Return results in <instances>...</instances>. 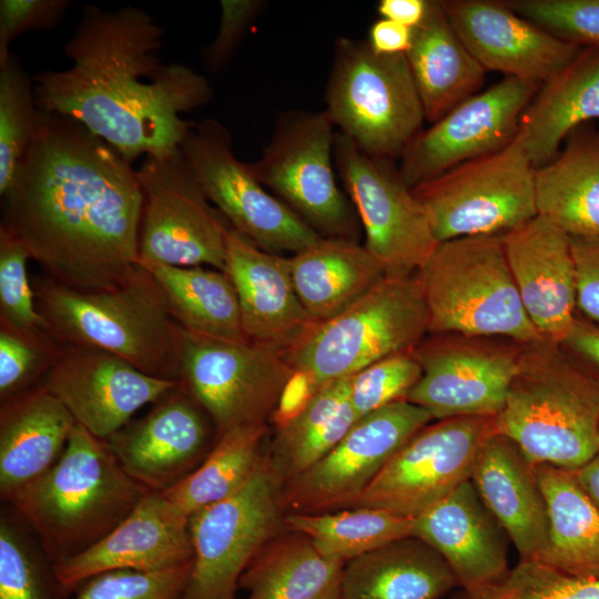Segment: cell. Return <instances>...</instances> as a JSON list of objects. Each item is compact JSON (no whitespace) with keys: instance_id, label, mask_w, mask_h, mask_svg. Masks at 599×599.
<instances>
[{"instance_id":"obj_1","label":"cell","mask_w":599,"mask_h":599,"mask_svg":"<svg viewBox=\"0 0 599 599\" xmlns=\"http://www.w3.org/2000/svg\"><path fill=\"white\" fill-rule=\"evenodd\" d=\"M1 226L48 277L79 291L122 284L139 262L143 192L131 161L83 125L41 112Z\"/></svg>"},{"instance_id":"obj_2","label":"cell","mask_w":599,"mask_h":599,"mask_svg":"<svg viewBox=\"0 0 599 599\" xmlns=\"http://www.w3.org/2000/svg\"><path fill=\"white\" fill-rule=\"evenodd\" d=\"M163 35L141 8L85 7L62 48L71 67L31 78L38 109L77 121L131 162L177 151L195 125L182 113L213 90L192 67L162 61Z\"/></svg>"},{"instance_id":"obj_3","label":"cell","mask_w":599,"mask_h":599,"mask_svg":"<svg viewBox=\"0 0 599 599\" xmlns=\"http://www.w3.org/2000/svg\"><path fill=\"white\" fill-rule=\"evenodd\" d=\"M32 287L47 329L61 344L102 349L150 376L179 382L184 329L139 262L111 290L79 291L48 276L38 277Z\"/></svg>"},{"instance_id":"obj_4","label":"cell","mask_w":599,"mask_h":599,"mask_svg":"<svg viewBox=\"0 0 599 599\" xmlns=\"http://www.w3.org/2000/svg\"><path fill=\"white\" fill-rule=\"evenodd\" d=\"M495 428L532 464L577 470L599 454V379L560 343L522 345Z\"/></svg>"},{"instance_id":"obj_5","label":"cell","mask_w":599,"mask_h":599,"mask_svg":"<svg viewBox=\"0 0 599 599\" xmlns=\"http://www.w3.org/2000/svg\"><path fill=\"white\" fill-rule=\"evenodd\" d=\"M149 491L123 470L104 439L75 424L55 464L8 502L54 565L108 535Z\"/></svg>"},{"instance_id":"obj_6","label":"cell","mask_w":599,"mask_h":599,"mask_svg":"<svg viewBox=\"0 0 599 599\" xmlns=\"http://www.w3.org/2000/svg\"><path fill=\"white\" fill-rule=\"evenodd\" d=\"M416 275L427 306L428 332L501 335L521 345L542 338L524 308L501 235L440 242Z\"/></svg>"},{"instance_id":"obj_7","label":"cell","mask_w":599,"mask_h":599,"mask_svg":"<svg viewBox=\"0 0 599 599\" xmlns=\"http://www.w3.org/2000/svg\"><path fill=\"white\" fill-rule=\"evenodd\" d=\"M427 332L417 275L385 276L341 314L314 323L281 354L318 389L388 356L414 352Z\"/></svg>"},{"instance_id":"obj_8","label":"cell","mask_w":599,"mask_h":599,"mask_svg":"<svg viewBox=\"0 0 599 599\" xmlns=\"http://www.w3.org/2000/svg\"><path fill=\"white\" fill-rule=\"evenodd\" d=\"M325 111L364 151L399 159L426 121L406 55L378 54L367 41L338 38Z\"/></svg>"},{"instance_id":"obj_9","label":"cell","mask_w":599,"mask_h":599,"mask_svg":"<svg viewBox=\"0 0 599 599\" xmlns=\"http://www.w3.org/2000/svg\"><path fill=\"white\" fill-rule=\"evenodd\" d=\"M536 165L521 132L505 149L412 189L436 240L502 235L537 215Z\"/></svg>"},{"instance_id":"obj_10","label":"cell","mask_w":599,"mask_h":599,"mask_svg":"<svg viewBox=\"0 0 599 599\" xmlns=\"http://www.w3.org/2000/svg\"><path fill=\"white\" fill-rule=\"evenodd\" d=\"M334 128L325 110L282 111L260 159L248 165L316 233L355 241L354 206L334 172Z\"/></svg>"},{"instance_id":"obj_11","label":"cell","mask_w":599,"mask_h":599,"mask_svg":"<svg viewBox=\"0 0 599 599\" xmlns=\"http://www.w3.org/2000/svg\"><path fill=\"white\" fill-rule=\"evenodd\" d=\"M281 485L267 454L230 497L189 518L193 549L181 599H235L240 579L283 524Z\"/></svg>"},{"instance_id":"obj_12","label":"cell","mask_w":599,"mask_h":599,"mask_svg":"<svg viewBox=\"0 0 599 599\" xmlns=\"http://www.w3.org/2000/svg\"><path fill=\"white\" fill-rule=\"evenodd\" d=\"M136 175L144 197L139 263L210 265L225 272L231 226L206 197L181 149L145 156Z\"/></svg>"},{"instance_id":"obj_13","label":"cell","mask_w":599,"mask_h":599,"mask_svg":"<svg viewBox=\"0 0 599 599\" xmlns=\"http://www.w3.org/2000/svg\"><path fill=\"white\" fill-rule=\"evenodd\" d=\"M394 161L336 131L334 164L363 225L365 246L386 276L405 277L419 271L439 242Z\"/></svg>"},{"instance_id":"obj_14","label":"cell","mask_w":599,"mask_h":599,"mask_svg":"<svg viewBox=\"0 0 599 599\" xmlns=\"http://www.w3.org/2000/svg\"><path fill=\"white\" fill-rule=\"evenodd\" d=\"M294 374L267 346L184 329L179 383L207 413L217 437L242 425L266 424Z\"/></svg>"},{"instance_id":"obj_15","label":"cell","mask_w":599,"mask_h":599,"mask_svg":"<svg viewBox=\"0 0 599 599\" xmlns=\"http://www.w3.org/2000/svg\"><path fill=\"white\" fill-rule=\"evenodd\" d=\"M232 146L229 129L212 118L195 123L180 146L206 197L229 225L271 253L295 254L317 241L321 235L273 195Z\"/></svg>"},{"instance_id":"obj_16","label":"cell","mask_w":599,"mask_h":599,"mask_svg":"<svg viewBox=\"0 0 599 599\" xmlns=\"http://www.w3.org/2000/svg\"><path fill=\"white\" fill-rule=\"evenodd\" d=\"M495 417L461 416L426 425L387 461L349 507L415 519L471 477Z\"/></svg>"},{"instance_id":"obj_17","label":"cell","mask_w":599,"mask_h":599,"mask_svg":"<svg viewBox=\"0 0 599 599\" xmlns=\"http://www.w3.org/2000/svg\"><path fill=\"white\" fill-rule=\"evenodd\" d=\"M432 415L406 399L358 418L319 461L281 488L290 512H328L349 508L390 457Z\"/></svg>"},{"instance_id":"obj_18","label":"cell","mask_w":599,"mask_h":599,"mask_svg":"<svg viewBox=\"0 0 599 599\" xmlns=\"http://www.w3.org/2000/svg\"><path fill=\"white\" fill-rule=\"evenodd\" d=\"M540 83L505 77L423 129L399 156V172L414 189L448 170L509 145Z\"/></svg>"},{"instance_id":"obj_19","label":"cell","mask_w":599,"mask_h":599,"mask_svg":"<svg viewBox=\"0 0 599 599\" xmlns=\"http://www.w3.org/2000/svg\"><path fill=\"white\" fill-rule=\"evenodd\" d=\"M216 439L212 419L179 383L104 440L129 476L162 493L193 473Z\"/></svg>"},{"instance_id":"obj_20","label":"cell","mask_w":599,"mask_h":599,"mask_svg":"<svg viewBox=\"0 0 599 599\" xmlns=\"http://www.w3.org/2000/svg\"><path fill=\"white\" fill-rule=\"evenodd\" d=\"M177 384L150 376L112 353L63 345L40 385L67 407L78 425L106 439Z\"/></svg>"},{"instance_id":"obj_21","label":"cell","mask_w":599,"mask_h":599,"mask_svg":"<svg viewBox=\"0 0 599 599\" xmlns=\"http://www.w3.org/2000/svg\"><path fill=\"white\" fill-rule=\"evenodd\" d=\"M422 376L406 400L433 418L496 417L517 370L520 351L469 342H429L414 351Z\"/></svg>"},{"instance_id":"obj_22","label":"cell","mask_w":599,"mask_h":599,"mask_svg":"<svg viewBox=\"0 0 599 599\" xmlns=\"http://www.w3.org/2000/svg\"><path fill=\"white\" fill-rule=\"evenodd\" d=\"M189 518L161 491L150 490L108 535L52 565L55 585L72 590L112 570L156 572L192 562Z\"/></svg>"},{"instance_id":"obj_23","label":"cell","mask_w":599,"mask_h":599,"mask_svg":"<svg viewBox=\"0 0 599 599\" xmlns=\"http://www.w3.org/2000/svg\"><path fill=\"white\" fill-rule=\"evenodd\" d=\"M441 2L453 28L487 72L542 84L582 48L521 17L507 1Z\"/></svg>"},{"instance_id":"obj_24","label":"cell","mask_w":599,"mask_h":599,"mask_svg":"<svg viewBox=\"0 0 599 599\" xmlns=\"http://www.w3.org/2000/svg\"><path fill=\"white\" fill-rule=\"evenodd\" d=\"M501 236L528 317L542 337L561 344L577 319L570 236L540 215Z\"/></svg>"},{"instance_id":"obj_25","label":"cell","mask_w":599,"mask_h":599,"mask_svg":"<svg viewBox=\"0 0 599 599\" xmlns=\"http://www.w3.org/2000/svg\"><path fill=\"white\" fill-rule=\"evenodd\" d=\"M225 264L247 339L283 353L315 323L296 294L288 257L262 250L231 227Z\"/></svg>"},{"instance_id":"obj_26","label":"cell","mask_w":599,"mask_h":599,"mask_svg":"<svg viewBox=\"0 0 599 599\" xmlns=\"http://www.w3.org/2000/svg\"><path fill=\"white\" fill-rule=\"evenodd\" d=\"M412 536L444 558L461 590L489 586L510 569L508 536L470 479L415 518Z\"/></svg>"},{"instance_id":"obj_27","label":"cell","mask_w":599,"mask_h":599,"mask_svg":"<svg viewBox=\"0 0 599 599\" xmlns=\"http://www.w3.org/2000/svg\"><path fill=\"white\" fill-rule=\"evenodd\" d=\"M470 480L520 560H537L548 541V515L536 465L510 438L495 432L480 448Z\"/></svg>"},{"instance_id":"obj_28","label":"cell","mask_w":599,"mask_h":599,"mask_svg":"<svg viewBox=\"0 0 599 599\" xmlns=\"http://www.w3.org/2000/svg\"><path fill=\"white\" fill-rule=\"evenodd\" d=\"M75 420L42 385L1 402L0 496L8 499L55 464Z\"/></svg>"},{"instance_id":"obj_29","label":"cell","mask_w":599,"mask_h":599,"mask_svg":"<svg viewBox=\"0 0 599 599\" xmlns=\"http://www.w3.org/2000/svg\"><path fill=\"white\" fill-rule=\"evenodd\" d=\"M405 55L430 124L478 93L485 81L487 71L453 28L441 0H429Z\"/></svg>"},{"instance_id":"obj_30","label":"cell","mask_w":599,"mask_h":599,"mask_svg":"<svg viewBox=\"0 0 599 599\" xmlns=\"http://www.w3.org/2000/svg\"><path fill=\"white\" fill-rule=\"evenodd\" d=\"M599 120V47H582L545 81L525 110L520 129L536 167L548 163L581 124Z\"/></svg>"},{"instance_id":"obj_31","label":"cell","mask_w":599,"mask_h":599,"mask_svg":"<svg viewBox=\"0 0 599 599\" xmlns=\"http://www.w3.org/2000/svg\"><path fill=\"white\" fill-rule=\"evenodd\" d=\"M457 586L444 558L408 536L347 561L341 599H440Z\"/></svg>"},{"instance_id":"obj_32","label":"cell","mask_w":599,"mask_h":599,"mask_svg":"<svg viewBox=\"0 0 599 599\" xmlns=\"http://www.w3.org/2000/svg\"><path fill=\"white\" fill-rule=\"evenodd\" d=\"M288 260L296 294L315 323L341 314L386 276L377 258L353 240L321 236Z\"/></svg>"},{"instance_id":"obj_33","label":"cell","mask_w":599,"mask_h":599,"mask_svg":"<svg viewBox=\"0 0 599 599\" xmlns=\"http://www.w3.org/2000/svg\"><path fill=\"white\" fill-rule=\"evenodd\" d=\"M566 146L536 169L537 215L569 236H599V130L573 131Z\"/></svg>"},{"instance_id":"obj_34","label":"cell","mask_w":599,"mask_h":599,"mask_svg":"<svg viewBox=\"0 0 599 599\" xmlns=\"http://www.w3.org/2000/svg\"><path fill=\"white\" fill-rule=\"evenodd\" d=\"M548 515V541L535 560L562 573L599 580V510L575 470L536 465Z\"/></svg>"},{"instance_id":"obj_35","label":"cell","mask_w":599,"mask_h":599,"mask_svg":"<svg viewBox=\"0 0 599 599\" xmlns=\"http://www.w3.org/2000/svg\"><path fill=\"white\" fill-rule=\"evenodd\" d=\"M345 564L322 555L302 534L278 532L251 561L238 587L247 590L246 599H341Z\"/></svg>"},{"instance_id":"obj_36","label":"cell","mask_w":599,"mask_h":599,"mask_svg":"<svg viewBox=\"0 0 599 599\" xmlns=\"http://www.w3.org/2000/svg\"><path fill=\"white\" fill-rule=\"evenodd\" d=\"M140 264L160 285L170 313L182 328L213 338L247 341L237 294L226 272L202 266Z\"/></svg>"},{"instance_id":"obj_37","label":"cell","mask_w":599,"mask_h":599,"mask_svg":"<svg viewBox=\"0 0 599 599\" xmlns=\"http://www.w3.org/2000/svg\"><path fill=\"white\" fill-rule=\"evenodd\" d=\"M349 387L351 377L321 386L305 409L277 429L267 458L281 488L327 455L358 419Z\"/></svg>"},{"instance_id":"obj_38","label":"cell","mask_w":599,"mask_h":599,"mask_svg":"<svg viewBox=\"0 0 599 599\" xmlns=\"http://www.w3.org/2000/svg\"><path fill=\"white\" fill-rule=\"evenodd\" d=\"M267 425L246 424L219 436L200 466L172 488L162 491L190 518L195 511L237 491L264 457Z\"/></svg>"},{"instance_id":"obj_39","label":"cell","mask_w":599,"mask_h":599,"mask_svg":"<svg viewBox=\"0 0 599 599\" xmlns=\"http://www.w3.org/2000/svg\"><path fill=\"white\" fill-rule=\"evenodd\" d=\"M284 527L304 535L324 556L345 562L393 540L413 535L414 519L389 511L353 507L328 512H287Z\"/></svg>"},{"instance_id":"obj_40","label":"cell","mask_w":599,"mask_h":599,"mask_svg":"<svg viewBox=\"0 0 599 599\" xmlns=\"http://www.w3.org/2000/svg\"><path fill=\"white\" fill-rule=\"evenodd\" d=\"M41 125L32 79L11 53L0 65V194L11 187L19 164Z\"/></svg>"},{"instance_id":"obj_41","label":"cell","mask_w":599,"mask_h":599,"mask_svg":"<svg viewBox=\"0 0 599 599\" xmlns=\"http://www.w3.org/2000/svg\"><path fill=\"white\" fill-rule=\"evenodd\" d=\"M62 348L48 329L0 319V400L40 385Z\"/></svg>"},{"instance_id":"obj_42","label":"cell","mask_w":599,"mask_h":599,"mask_svg":"<svg viewBox=\"0 0 599 599\" xmlns=\"http://www.w3.org/2000/svg\"><path fill=\"white\" fill-rule=\"evenodd\" d=\"M450 599H599V580L562 573L534 560H520L498 581Z\"/></svg>"},{"instance_id":"obj_43","label":"cell","mask_w":599,"mask_h":599,"mask_svg":"<svg viewBox=\"0 0 599 599\" xmlns=\"http://www.w3.org/2000/svg\"><path fill=\"white\" fill-rule=\"evenodd\" d=\"M422 376L414 352L383 358L351 377L349 400L358 418L406 399Z\"/></svg>"},{"instance_id":"obj_44","label":"cell","mask_w":599,"mask_h":599,"mask_svg":"<svg viewBox=\"0 0 599 599\" xmlns=\"http://www.w3.org/2000/svg\"><path fill=\"white\" fill-rule=\"evenodd\" d=\"M28 260L22 242L0 225V319L24 328L47 329L35 306Z\"/></svg>"},{"instance_id":"obj_45","label":"cell","mask_w":599,"mask_h":599,"mask_svg":"<svg viewBox=\"0 0 599 599\" xmlns=\"http://www.w3.org/2000/svg\"><path fill=\"white\" fill-rule=\"evenodd\" d=\"M50 579L13 520L0 519V599H50Z\"/></svg>"},{"instance_id":"obj_46","label":"cell","mask_w":599,"mask_h":599,"mask_svg":"<svg viewBox=\"0 0 599 599\" xmlns=\"http://www.w3.org/2000/svg\"><path fill=\"white\" fill-rule=\"evenodd\" d=\"M521 17L580 47H599V0H508Z\"/></svg>"},{"instance_id":"obj_47","label":"cell","mask_w":599,"mask_h":599,"mask_svg":"<svg viewBox=\"0 0 599 599\" xmlns=\"http://www.w3.org/2000/svg\"><path fill=\"white\" fill-rule=\"evenodd\" d=\"M191 565L156 572L106 571L82 583L74 599H181Z\"/></svg>"},{"instance_id":"obj_48","label":"cell","mask_w":599,"mask_h":599,"mask_svg":"<svg viewBox=\"0 0 599 599\" xmlns=\"http://www.w3.org/2000/svg\"><path fill=\"white\" fill-rule=\"evenodd\" d=\"M221 20L213 41L202 51V62L212 73H220L233 60L251 26L265 7L262 0H221Z\"/></svg>"},{"instance_id":"obj_49","label":"cell","mask_w":599,"mask_h":599,"mask_svg":"<svg viewBox=\"0 0 599 599\" xmlns=\"http://www.w3.org/2000/svg\"><path fill=\"white\" fill-rule=\"evenodd\" d=\"M69 0H1L0 65L10 57V43L21 33L50 29L65 14Z\"/></svg>"},{"instance_id":"obj_50","label":"cell","mask_w":599,"mask_h":599,"mask_svg":"<svg viewBox=\"0 0 599 599\" xmlns=\"http://www.w3.org/2000/svg\"><path fill=\"white\" fill-rule=\"evenodd\" d=\"M576 272V304L599 325V236H570Z\"/></svg>"},{"instance_id":"obj_51","label":"cell","mask_w":599,"mask_h":599,"mask_svg":"<svg viewBox=\"0 0 599 599\" xmlns=\"http://www.w3.org/2000/svg\"><path fill=\"white\" fill-rule=\"evenodd\" d=\"M561 345L581 358L599 379V325L577 318Z\"/></svg>"},{"instance_id":"obj_52","label":"cell","mask_w":599,"mask_h":599,"mask_svg":"<svg viewBox=\"0 0 599 599\" xmlns=\"http://www.w3.org/2000/svg\"><path fill=\"white\" fill-rule=\"evenodd\" d=\"M412 30L397 22L379 18L369 28L367 43L378 54H405L410 47Z\"/></svg>"},{"instance_id":"obj_53","label":"cell","mask_w":599,"mask_h":599,"mask_svg":"<svg viewBox=\"0 0 599 599\" xmlns=\"http://www.w3.org/2000/svg\"><path fill=\"white\" fill-rule=\"evenodd\" d=\"M429 0H379L377 12L387 19L414 29L425 18Z\"/></svg>"},{"instance_id":"obj_54","label":"cell","mask_w":599,"mask_h":599,"mask_svg":"<svg viewBox=\"0 0 599 599\" xmlns=\"http://www.w3.org/2000/svg\"><path fill=\"white\" fill-rule=\"evenodd\" d=\"M576 477L599 510V454L589 463L575 470Z\"/></svg>"}]
</instances>
